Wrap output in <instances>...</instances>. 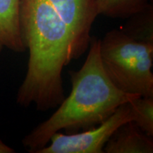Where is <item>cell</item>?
Instances as JSON below:
<instances>
[{"instance_id": "obj_1", "label": "cell", "mask_w": 153, "mask_h": 153, "mask_svg": "<svg viewBox=\"0 0 153 153\" xmlns=\"http://www.w3.org/2000/svg\"><path fill=\"white\" fill-rule=\"evenodd\" d=\"M100 39L91 37L89 52L82 68L70 70L72 91L58 108L22 140L30 152L48 144L53 134L61 131L77 133L99 125L121 105L140 97L120 90L111 81L101 61Z\"/></svg>"}, {"instance_id": "obj_2", "label": "cell", "mask_w": 153, "mask_h": 153, "mask_svg": "<svg viewBox=\"0 0 153 153\" xmlns=\"http://www.w3.org/2000/svg\"><path fill=\"white\" fill-rule=\"evenodd\" d=\"M101 61L112 83L126 93L153 97V44L114 29L100 39Z\"/></svg>"}, {"instance_id": "obj_3", "label": "cell", "mask_w": 153, "mask_h": 153, "mask_svg": "<svg viewBox=\"0 0 153 153\" xmlns=\"http://www.w3.org/2000/svg\"><path fill=\"white\" fill-rule=\"evenodd\" d=\"M132 121L128 103L118 107L104 122L82 133L62 134L57 132L50 144L36 153H104V148L115 131Z\"/></svg>"}, {"instance_id": "obj_4", "label": "cell", "mask_w": 153, "mask_h": 153, "mask_svg": "<svg viewBox=\"0 0 153 153\" xmlns=\"http://www.w3.org/2000/svg\"><path fill=\"white\" fill-rule=\"evenodd\" d=\"M66 25L71 41L72 61L87 51L91 28L98 16L95 0H48Z\"/></svg>"}, {"instance_id": "obj_5", "label": "cell", "mask_w": 153, "mask_h": 153, "mask_svg": "<svg viewBox=\"0 0 153 153\" xmlns=\"http://www.w3.org/2000/svg\"><path fill=\"white\" fill-rule=\"evenodd\" d=\"M106 153H152L153 137L141 131L133 121L123 124L106 143Z\"/></svg>"}, {"instance_id": "obj_6", "label": "cell", "mask_w": 153, "mask_h": 153, "mask_svg": "<svg viewBox=\"0 0 153 153\" xmlns=\"http://www.w3.org/2000/svg\"><path fill=\"white\" fill-rule=\"evenodd\" d=\"M21 0H0V54L5 48L26 51L20 30Z\"/></svg>"}, {"instance_id": "obj_7", "label": "cell", "mask_w": 153, "mask_h": 153, "mask_svg": "<svg viewBox=\"0 0 153 153\" xmlns=\"http://www.w3.org/2000/svg\"><path fill=\"white\" fill-rule=\"evenodd\" d=\"M120 29L134 41L153 44V6L148 3L145 8L128 17Z\"/></svg>"}, {"instance_id": "obj_8", "label": "cell", "mask_w": 153, "mask_h": 153, "mask_svg": "<svg viewBox=\"0 0 153 153\" xmlns=\"http://www.w3.org/2000/svg\"><path fill=\"white\" fill-rule=\"evenodd\" d=\"M149 0H95L98 15L111 18L128 19L142 10Z\"/></svg>"}, {"instance_id": "obj_9", "label": "cell", "mask_w": 153, "mask_h": 153, "mask_svg": "<svg viewBox=\"0 0 153 153\" xmlns=\"http://www.w3.org/2000/svg\"><path fill=\"white\" fill-rule=\"evenodd\" d=\"M132 121L147 135L153 137V97H139L128 102Z\"/></svg>"}, {"instance_id": "obj_10", "label": "cell", "mask_w": 153, "mask_h": 153, "mask_svg": "<svg viewBox=\"0 0 153 153\" xmlns=\"http://www.w3.org/2000/svg\"><path fill=\"white\" fill-rule=\"evenodd\" d=\"M15 150L0 139V153H14Z\"/></svg>"}]
</instances>
